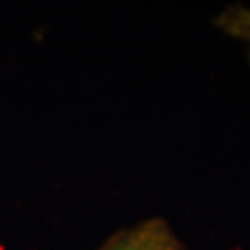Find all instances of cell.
I'll return each mask as SVG.
<instances>
[{"label": "cell", "mask_w": 250, "mask_h": 250, "mask_svg": "<svg viewBox=\"0 0 250 250\" xmlns=\"http://www.w3.org/2000/svg\"><path fill=\"white\" fill-rule=\"evenodd\" d=\"M182 247L167 221L154 217L117 232L99 250H182Z\"/></svg>", "instance_id": "obj_1"}, {"label": "cell", "mask_w": 250, "mask_h": 250, "mask_svg": "<svg viewBox=\"0 0 250 250\" xmlns=\"http://www.w3.org/2000/svg\"><path fill=\"white\" fill-rule=\"evenodd\" d=\"M182 250H188V249H186V247H182Z\"/></svg>", "instance_id": "obj_2"}]
</instances>
